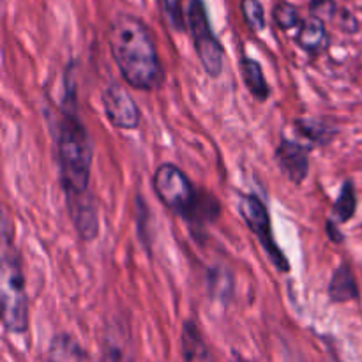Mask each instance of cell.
Here are the masks:
<instances>
[{
	"mask_svg": "<svg viewBox=\"0 0 362 362\" xmlns=\"http://www.w3.org/2000/svg\"><path fill=\"white\" fill-rule=\"evenodd\" d=\"M108 45L120 76L129 87L145 92L161 87L165 69L154 35L144 20L127 13L113 16L108 27Z\"/></svg>",
	"mask_w": 362,
	"mask_h": 362,
	"instance_id": "cell-1",
	"label": "cell"
},
{
	"mask_svg": "<svg viewBox=\"0 0 362 362\" xmlns=\"http://www.w3.org/2000/svg\"><path fill=\"white\" fill-rule=\"evenodd\" d=\"M64 110L57 131V163L59 179L67 197L88 193L94 151L87 127L76 113V85L74 78L66 76Z\"/></svg>",
	"mask_w": 362,
	"mask_h": 362,
	"instance_id": "cell-2",
	"label": "cell"
},
{
	"mask_svg": "<svg viewBox=\"0 0 362 362\" xmlns=\"http://www.w3.org/2000/svg\"><path fill=\"white\" fill-rule=\"evenodd\" d=\"M0 299L2 324L7 332L25 334L28 331V299L20 255L4 232L2 267H0Z\"/></svg>",
	"mask_w": 362,
	"mask_h": 362,
	"instance_id": "cell-3",
	"label": "cell"
},
{
	"mask_svg": "<svg viewBox=\"0 0 362 362\" xmlns=\"http://www.w3.org/2000/svg\"><path fill=\"white\" fill-rule=\"evenodd\" d=\"M186 18L194 52H197L202 67L211 78H219L223 73V67H225V49L212 32L204 0H189Z\"/></svg>",
	"mask_w": 362,
	"mask_h": 362,
	"instance_id": "cell-4",
	"label": "cell"
},
{
	"mask_svg": "<svg viewBox=\"0 0 362 362\" xmlns=\"http://www.w3.org/2000/svg\"><path fill=\"white\" fill-rule=\"evenodd\" d=\"M154 191L159 202L173 214L189 219L200 198V191L191 184L189 177L172 163H163L152 177Z\"/></svg>",
	"mask_w": 362,
	"mask_h": 362,
	"instance_id": "cell-5",
	"label": "cell"
},
{
	"mask_svg": "<svg viewBox=\"0 0 362 362\" xmlns=\"http://www.w3.org/2000/svg\"><path fill=\"white\" fill-rule=\"evenodd\" d=\"M239 214L247 225V228L255 233L260 246L264 247L265 255L274 265L276 271L290 272V262L285 257L281 247L278 246L272 233V223L269 209L265 202L257 194H243L239 200Z\"/></svg>",
	"mask_w": 362,
	"mask_h": 362,
	"instance_id": "cell-6",
	"label": "cell"
},
{
	"mask_svg": "<svg viewBox=\"0 0 362 362\" xmlns=\"http://www.w3.org/2000/svg\"><path fill=\"white\" fill-rule=\"evenodd\" d=\"M103 108L108 122L117 129H136L140 126L141 113L133 95L120 83H110L103 92Z\"/></svg>",
	"mask_w": 362,
	"mask_h": 362,
	"instance_id": "cell-7",
	"label": "cell"
},
{
	"mask_svg": "<svg viewBox=\"0 0 362 362\" xmlns=\"http://www.w3.org/2000/svg\"><path fill=\"white\" fill-rule=\"evenodd\" d=\"M274 158L283 175L296 186L303 184L310 175V148L300 141L283 138Z\"/></svg>",
	"mask_w": 362,
	"mask_h": 362,
	"instance_id": "cell-8",
	"label": "cell"
},
{
	"mask_svg": "<svg viewBox=\"0 0 362 362\" xmlns=\"http://www.w3.org/2000/svg\"><path fill=\"white\" fill-rule=\"evenodd\" d=\"M67 211H69L71 223L74 230L85 243H92L99 233V214L98 204H95L92 193L78 194V197H67Z\"/></svg>",
	"mask_w": 362,
	"mask_h": 362,
	"instance_id": "cell-9",
	"label": "cell"
},
{
	"mask_svg": "<svg viewBox=\"0 0 362 362\" xmlns=\"http://www.w3.org/2000/svg\"><path fill=\"white\" fill-rule=\"evenodd\" d=\"M101 362H134L131 329L126 322L106 324L101 338Z\"/></svg>",
	"mask_w": 362,
	"mask_h": 362,
	"instance_id": "cell-10",
	"label": "cell"
},
{
	"mask_svg": "<svg viewBox=\"0 0 362 362\" xmlns=\"http://www.w3.org/2000/svg\"><path fill=\"white\" fill-rule=\"evenodd\" d=\"M296 42L303 52L310 55H320L329 48V32L325 23L318 18L310 16L303 20L296 34Z\"/></svg>",
	"mask_w": 362,
	"mask_h": 362,
	"instance_id": "cell-11",
	"label": "cell"
},
{
	"mask_svg": "<svg viewBox=\"0 0 362 362\" xmlns=\"http://www.w3.org/2000/svg\"><path fill=\"white\" fill-rule=\"evenodd\" d=\"M329 299L336 304L350 303V300L359 299V285L356 281L352 267L349 264H341L332 272V278L329 281Z\"/></svg>",
	"mask_w": 362,
	"mask_h": 362,
	"instance_id": "cell-12",
	"label": "cell"
},
{
	"mask_svg": "<svg viewBox=\"0 0 362 362\" xmlns=\"http://www.w3.org/2000/svg\"><path fill=\"white\" fill-rule=\"evenodd\" d=\"M296 127V133L300 138L308 141L311 145H327L334 140V136L338 134V127L332 122H329L327 119H317V117H306V119H297L293 122Z\"/></svg>",
	"mask_w": 362,
	"mask_h": 362,
	"instance_id": "cell-13",
	"label": "cell"
},
{
	"mask_svg": "<svg viewBox=\"0 0 362 362\" xmlns=\"http://www.w3.org/2000/svg\"><path fill=\"white\" fill-rule=\"evenodd\" d=\"M48 362H90L87 350L71 334H55L48 346Z\"/></svg>",
	"mask_w": 362,
	"mask_h": 362,
	"instance_id": "cell-14",
	"label": "cell"
},
{
	"mask_svg": "<svg viewBox=\"0 0 362 362\" xmlns=\"http://www.w3.org/2000/svg\"><path fill=\"white\" fill-rule=\"evenodd\" d=\"M240 76H243L244 85L250 90V94L257 99L258 103H265L271 95V87H269L267 80H265L264 69H262L260 62L251 57L244 55L239 62Z\"/></svg>",
	"mask_w": 362,
	"mask_h": 362,
	"instance_id": "cell-15",
	"label": "cell"
},
{
	"mask_svg": "<svg viewBox=\"0 0 362 362\" xmlns=\"http://www.w3.org/2000/svg\"><path fill=\"white\" fill-rule=\"evenodd\" d=\"M357 211V193L352 180H345L339 189L338 200L332 205V214L338 223H346L356 216Z\"/></svg>",
	"mask_w": 362,
	"mask_h": 362,
	"instance_id": "cell-16",
	"label": "cell"
},
{
	"mask_svg": "<svg viewBox=\"0 0 362 362\" xmlns=\"http://www.w3.org/2000/svg\"><path fill=\"white\" fill-rule=\"evenodd\" d=\"M272 21H274L279 30L285 32L299 30V27L303 25V20H300V14L297 11V7L288 2L276 4L274 9H272Z\"/></svg>",
	"mask_w": 362,
	"mask_h": 362,
	"instance_id": "cell-17",
	"label": "cell"
},
{
	"mask_svg": "<svg viewBox=\"0 0 362 362\" xmlns=\"http://www.w3.org/2000/svg\"><path fill=\"white\" fill-rule=\"evenodd\" d=\"M207 283H209V292H211V297H214V299H221L223 303L230 299L233 290V279L228 271H225V269H211Z\"/></svg>",
	"mask_w": 362,
	"mask_h": 362,
	"instance_id": "cell-18",
	"label": "cell"
},
{
	"mask_svg": "<svg viewBox=\"0 0 362 362\" xmlns=\"http://www.w3.org/2000/svg\"><path fill=\"white\" fill-rule=\"evenodd\" d=\"M240 11L246 20L247 27L255 32H262L267 27V18L265 9L260 0H240Z\"/></svg>",
	"mask_w": 362,
	"mask_h": 362,
	"instance_id": "cell-19",
	"label": "cell"
},
{
	"mask_svg": "<svg viewBox=\"0 0 362 362\" xmlns=\"http://www.w3.org/2000/svg\"><path fill=\"white\" fill-rule=\"evenodd\" d=\"M158 2H159V9H161L163 16H165L166 23H168L175 32H184L187 20H184V13H182V7H180V0H158Z\"/></svg>",
	"mask_w": 362,
	"mask_h": 362,
	"instance_id": "cell-20",
	"label": "cell"
},
{
	"mask_svg": "<svg viewBox=\"0 0 362 362\" xmlns=\"http://www.w3.org/2000/svg\"><path fill=\"white\" fill-rule=\"evenodd\" d=\"M339 7L336 0H310V13L311 16L318 18V20H334L338 14Z\"/></svg>",
	"mask_w": 362,
	"mask_h": 362,
	"instance_id": "cell-21",
	"label": "cell"
},
{
	"mask_svg": "<svg viewBox=\"0 0 362 362\" xmlns=\"http://www.w3.org/2000/svg\"><path fill=\"white\" fill-rule=\"evenodd\" d=\"M336 23H338L339 30H343L345 34H356L357 30H359V21H357V18L354 16V13H350L349 9H343V7H339L338 14H336Z\"/></svg>",
	"mask_w": 362,
	"mask_h": 362,
	"instance_id": "cell-22",
	"label": "cell"
},
{
	"mask_svg": "<svg viewBox=\"0 0 362 362\" xmlns=\"http://www.w3.org/2000/svg\"><path fill=\"white\" fill-rule=\"evenodd\" d=\"M325 230H327V235L332 243H343V233L339 232V228H336V225L332 221H327L325 225Z\"/></svg>",
	"mask_w": 362,
	"mask_h": 362,
	"instance_id": "cell-23",
	"label": "cell"
}]
</instances>
